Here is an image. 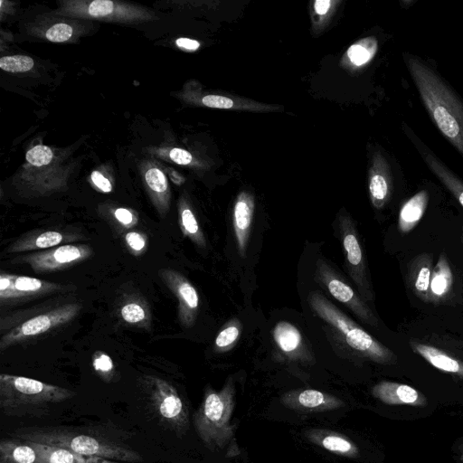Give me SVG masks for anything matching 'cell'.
Here are the masks:
<instances>
[{"mask_svg":"<svg viewBox=\"0 0 463 463\" xmlns=\"http://www.w3.org/2000/svg\"><path fill=\"white\" fill-rule=\"evenodd\" d=\"M423 158L432 173L463 207V181L430 152H425L423 154Z\"/></svg>","mask_w":463,"mask_h":463,"instance_id":"obj_22","label":"cell"},{"mask_svg":"<svg viewBox=\"0 0 463 463\" xmlns=\"http://www.w3.org/2000/svg\"><path fill=\"white\" fill-rule=\"evenodd\" d=\"M114 217L125 228H130L136 225V218L131 211L126 208H118L114 212Z\"/></svg>","mask_w":463,"mask_h":463,"instance_id":"obj_38","label":"cell"},{"mask_svg":"<svg viewBox=\"0 0 463 463\" xmlns=\"http://www.w3.org/2000/svg\"><path fill=\"white\" fill-rule=\"evenodd\" d=\"M461 242H462V245H463V225H462V228H461Z\"/></svg>","mask_w":463,"mask_h":463,"instance_id":"obj_44","label":"cell"},{"mask_svg":"<svg viewBox=\"0 0 463 463\" xmlns=\"http://www.w3.org/2000/svg\"><path fill=\"white\" fill-rule=\"evenodd\" d=\"M16 436L24 440L58 447L72 452L121 461L140 463V453L128 446L99 434L83 433L68 427H31L16 431Z\"/></svg>","mask_w":463,"mask_h":463,"instance_id":"obj_2","label":"cell"},{"mask_svg":"<svg viewBox=\"0 0 463 463\" xmlns=\"http://www.w3.org/2000/svg\"><path fill=\"white\" fill-rule=\"evenodd\" d=\"M273 338L278 346L285 353H293L302 343L301 334L292 324L285 321L279 322L273 330Z\"/></svg>","mask_w":463,"mask_h":463,"instance_id":"obj_23","label":"cell"},{"mask_svg":"<svg viewBox=\"0 0 463 463\" xmlns=\"http://www.w3.org/2000/svg\"><path fill=\"white\" fill-rule=\"evenodd\" d=\"M433 257L421 253L412 259L407 269V283L418 298L429 303V293L433 270Z\"/></svg>","mask_w":463,"mask_h":463,"instance_id":"obj_14","label":"cell"},{"mask_svg":"<svg viewBox=\"0 0 463 463\" xmlns=\"http://www.w3.org/2000/svg\"><path fill=\"white\" fill-rule=\"evenodd\" d=\"M80 309L78 303L65 304L24 321L1 337L0 350L70 322Z\"/></svg>","mask_w":463,"mask_h":463,"instance_id":"obj_5","label":"cell"},{"mask_svg":"<svg viewBox=\"0 0 463 463\" xmlns=\"http://www.w3.org/2000/svg\"><path fill=\"white\" fill-rule=\"evenodd\" d=\"M74 395L70 389L33 378L0 374V409L7 416H43Z\"/></svg>","mask_w":463,"mask_h":463,"instance_id":"obj_3","label":"cell"},{"mask_svg":"<svg viewBox=\"0 0 463 463\" xmlns=\"http://www.w3.org/2000/svg\"><path fill=\"white\" fill-rule=\"evenodd\" d=\"M72 35V27L67 24L60 23L50 27L45 33L46 38L54 43L69 40Z\"/></svg>","mask_w":463,"mask_h":463,"instance_id":"obj_31","label":"cell"},{"mask_svg":"<svg viewBox=\"0 0 463 463\" xmlns=\"http://www.w3.org/2000/svg\"><path fill=\"white\" fill-rule=\"evenodd\" d=\"M423 104L439 130L463 156V103L444 80L420 59L403 54Z\"/></svg>","mask_w":463,"mask_h":463,"instance_id":"obj_1","label":"cell"},{"mask_svg":"<svg viewBox=\"0 0 463 463\" xmlns=\"http://www.w3.org/2000/svg\"><path fill=\"white\" fill-rule=\"evenodd\" d=\"M332 1L317 0L314 2V9L318 15H325L332 5Z\"/></svg>","mask_w":463,"mask_h":463,"instance_id":"obj_42","label":"cell"},{"mask_svg":"<svg viewBox=\"0 0 463 463\" xmlns=\"http://www.w3.org/2000/svg\"><path fill=\"white\" fill-rule=\"evenodd\" d=\"M28 442H30L39 452L42 463H125L103 458L85 456L58 447L48 446L33 441Z\"/></svg>","mask_w":463,"mask_h":463,"instance_id":"obj_19","label":"cell"},{"mask_svg":"<svg viewBox=\"0 0 463 463\" xmlns=\"http://www.w3.org/2000/svg\"><path fill=\"white\" fill-rule=\"evenodd\" d=\"M162 280L178 300V317L183 326H193L197 316L199 296L189 280L176 270H159Z\"/></svg>","mask_w":463,"mask_h":463,"instance_id":"obj_8","label":"cell"},{"mask_svg":"<svg viewBox=\"0 0 463 463\" xmlns=\"http://www.w3.org/2000/svg\"><path fill=\"white\" fill-rule=\"evenodd\" d=\"M308 301L320 317L345 336L350 347L380 364H393L397 362V356L392 350L360 327L319 292H312Z\"/></svg>","mask_w":463,"mask_h":463,"instance_id":"obj_4","label":"cell"},{"mask_svg":"<svg viewBox=\"0 0 463 463\" xmlns=\"http://www.w3.org/2000/svg\"><path fill=\"white\" fill-rule=\"evenodd\" d=\"M92 254L85 244H65L43 251L19 256L15 262L27 264L37 273L53 272L77 264Z\"/></svg>","mask_w":463,"mask_h":463,"instance_id":"obj_7","label":"cell"},{"mask_svg":"<svg viewBox=\"0 0 463 463\" xmlns=\"http://www.w3.org/2000/svg\"><path fill=\"white\" fill-rule=\"evenodd\" d=\"M169 176L171 180L176 184H182L184 179L175 171L169 170Z\"/></svg>","mask_w":463,"mask_h":463,"instance_id":"obj_43","label":"cell"},{"mask_svg":"<svg viewBox=\"0 0 463 463\" xmlns=\"http://www.w3.org/2000/svg\"><path fill=\"white\" fill-rule=\"evenodd\" d=\"M170 158L178 165H188L192 162V155L181 148H173L169 153Z\"/></svg>","mask_w":463,"mask_h":463,"instance_id":"obj_39","label":"cell"},{"mask_svg":"<svg viewBox=\"0 0 463 463\" xmlns=\"http://www.w3.org/2000/svg\"><path fill=\"white\" fill-rule=\"evenodd\" d=\"M254 210L250 194L242 192L237 197L233 209V227L240 252L245 254Z\"/></svg>","mask_w":463,"mask_h":463,"instance_id":"obj_16","label":"cell"},{"mask_svg":"<svg viewBox=\"0 0 463 463\" xmlns=\"http://www.w3.org/2000/svg\"><path fill=\"white\" fill-rule=\"evenodd\" d=\"M240 329L237 326L232 325L222 329L215 339V345L218 348H225L232 345L239 337Z\"/></svg>","mask_w":463,"mask_h":463,"instance_id":"obj_33","label":"cell"},{"mask_svg":"<svg viewBox=\"0 0 463 463\" xmlns=\"http://www.w3.org/2000/svg\"><path fill=\"white\" fill-rule=\"evenodd\" d=\"M299 403L307 408L318 407L326 402L324 393L317 390H306L298 395Z\"/></svg>","mask_w":463,"mask_h":463,"instance_id":"obj_34","label":"cell"},{"mask_svg":"<svg viewBox=\"0 0 463 463\" xmlns=\"http://www.w3.org/2000/svg\"><path fill=\"white\" fill-rule=\"evenodd\" d=\"M146 182L148 185V187L155 193L161 194L166 192L167 190V181L163 174L162 171H160L157 168H151L146 171Z\"/></svg>","mask_w":463,"mask_h":463,"instance_id":"obj_30","label":"cell"},{"mask_svg":"<svg viewBox=\"0 0 463 463\" xmlns=\"http://www.w3.org/2000/svg\"><path fill=\"white\" fill-rule=\"evenodd\" d=\"M88 10L91 16H106L113 12L114 4L109 0H95L90 3Z\"/></svg>","mask_w":463,"mask_h":463,"instance_id":"obj_35","label":"cell"},{"mask_svg":"<svg viewBox=\"0 0 463 463\" xmlns=\"http://www.w3.org/2000/svg\"><path fill=\"white\" fill-rule=\"evenodd\" d=\"M453 273L444 252L440 253L433 268L429 293V303H440L446 299L453 287Z\"/></svg>","mask_w":463,"mask_h":463,"instance_id":"obj_17","label":"cell"},{"mask_svg":"<svg viewBox=\"0 0 463 463\" xmlns=\"http://www.w3.org/2000/svg\"><path fill=\"white\" fill-rule=\"evenodd\" d=\"M369 193L373 205L383 208L392 194V180L389 165L381 155L375 156L369 175Z\"/></svg>","mask_w":463,"mask_h":463,"instance_id":"obj_13","label":"cell"},{"mask_svg":"<svg viewBox=\"0 0 463 463\" xmlns=\"http://www.w3.org/2000/svg\"><path fill=\"white\" fill-rule=\"evenodd\" d=\"M180 228L183 234L198 245H204V239L197 220L189 207H182L179 213Z\"/></svg>","mask_w":463,"mask_h":463,"instance_id":"obj_25","label":"cell"},{"mask_svg":"<svg viewBox=\"0 0 463 463\" xmlns=\"http://www.w3.org/2000/svg\"><path fill=\"white\" fill-rule=\"evenodd\" d=\"M150 403L161 421L169 429L179 432L186 423L184 404L175 388L168 382L146 377Z\"/></svg>","mask_w":463,"mask_h":463,"instance_id":"obj_6","label":"cell"},{"mask_svg":"<svg viewBox=\"0 0 463 463\" xmlns=\"http://www.w3.org/2000/svg\"><path fill=\"white\" fill-rule=\"evenodd\" d=\"M68 235L56 231H44L32 233L15 241L6 250L8 253H16L36 250H48L63 242Z\"/></svg>","mask_w":463,"mask_h":463,"instance_id":"obj_21","label":"cell"},{"mask_svg":"<svg viewBox=\"0 0 463 463\" xmlns=\"http://www.w3.org/2000/svg\"><path fill=\"white\" fill-rule=\"evenodd\" d=\"M318 274L329 293L335 299L345 304L365 323L372 326H378V319L366 304L350 286L337 278L324 263L318 265Z\"/></svg>","mask_w":463,"mask_h":463,"instance_id":"obj_9","label":"cell"},{"mask_svg":"<svg viewBox=\"0 0 463 463\" xmlns=\"http://www.w3.org/2000/svg\"><path fill=\"white\" fill-rule=\"evenodd\" d=\"M375 398L389 405L425 406L426 397L407 384L383 381L373 389Z\"/></svg>","mask_w":463,"mask_h":463,"instance_id":"obj_11","label":"cell"},{"mask_svg":"<svg viewBox=\"0 0 463 463\" xmlns=\"http://www.w3.org/2000/svg\"><path fill=\"white\" fill-rule=\"evenodd\" d=\"M91 180L93 184L102 192L109 193L112 190V185L109 179H107L102 174L98 171H94L91 174Z\"/></svg>","mask_w":463,"mask_h":463,"instance_id":"obj_40","label":"cell"},{"mask_svg":"<svg viewBox=\"0 0 463 463\" xmlns=\"http://www.w3.org/2000/svg\"><path fill=\"white\" fill-rule=\"evenodd\" d=\"M203 105L215 109H231L233 107L232 99L220 95H207L203 98Z\"/></svg>","mask_w":463,"mask_h":463,"instance_id":"obj_37","label":"cell"},{"mask_svg":"<svg viewBox=\"0 0 463 463\" xmlns=\"http://www.w3.org/2000/svg\"><path fill=\"white\" fill-rule=\"evenodd\" d=\"M63 285L28 276L10 274V286L0 292L2 301L27 297H36L63 290Z\"/></svg>","mask_w":463,"mask_h":463,"instance_id":"obj_10","label":"cell"},{"mask_svg":"<svg viewBox=\"0 0 463 463\" xmlns=\"http://www.w3.org/2000/svg\"><path fill=\"white\" fill-rule=\"evenodd\" d=\"M128 247L136 254L144 250L146 245V238L137 232H129L125 235Z\"/></svg>","mask_w":463,"mask_h":463,"instance_id":"obj_36","label":"cell"},{"mask_svg":"<svg viewBox=\"0 0 463 463\" xmlns=\"http://www.w3.org/2000/svg\"><path fill=\"white\" fill-rule=\"evenodd\" d=\"M322 445L327 450L339 453H347L353 450V445L338 436H326L322 440Z\"/></svg>","mask_w":463,"mask_h":463,"instance_id":"obj_32","label":"cell"},{"mask_svg":"<svg viewBox=\"0 0 463 463\" xmlns=\"http://www.w3.org/2000/svg\"><path fill=\"white\" fill-rule=\"evenodd\" d=\"M343 245L346 252L350 274L361 290L364 292V296L370 298L372 293L366 277L362 248L350 222L347 223V228L345 229L343 234Z\"/></svg>","mask_w":463,"mask_h":463,"instance_id":"obj_12","label":"cell"},{"mask_svg":"<svg viewBox=\"0 0 463 463\" xmlns=\"http://www.w3.org/2000/svg\"><path fill=\"white\" fill-rule=\"evenodd\" d=\"M94 370L102 377L109 379L114 371V364L109 355L104 352L98 351L92 356Z\"/></svg>","mask_w":463,"mask_h":463,"instance_id":"obj_28","label":"cell"},{"mask_svg":"<svg viewBox=\"0 0 463 463\" xmlns=\"http://www.w3.org/2000/svg\"><path fill=\"white\" fill-rule=\"evenodd\" d=\"M175 43L184 49L195 51L200 47L199 42L189 38H178Z\"/></svg>","mask_w":463,"mask_h":463,"instance_id":"obj_41","label":"cell"},{"mask_svg":"<svg viewBox=\"0 0 463 463\" xmlns=\"http://www.w3.org/2000/svg\"><path fill=\"white\" fill-rule=\"evenodd\" d=\"M0 463H42L37 449L21 439H3L0 441Z\"/></svg>","mask_w":463,"mask_h":463,"instance_id":"obj_18","label":"cell"},{"mask_svg":"<svg viewBox=\"0 0 463 463\" xmlns=\"http://www.w3.org/2000/svg\"><path fill=\"white\" fill-rule=\"evenodd\" d=\"M410 346L415 354L438 370L463 378V362L448 352L414 340L410 341Z\"/></svg>","mask_w":463,"mask_h":463,"instance_id":"obj_15","label":"cell"},{"mask_svg":"<svg viewBox=\"0 0 463 463\" xmlns=\"http://www.w3.org/2000/svg\"><path fill=\"white\" fill-rule=\"evenodd\" d=\"M52 159V151L46 146H36L26 154V160L36 166L48 165Z\"/></svg>","mask_w":463,"mask_h":463,"instance_id":"obj_29","label":"cell"},{"mask_svg":"<svg viewBox=\"0 0 463 463\" xmlns=\"http://www.w3.org/2000/svg\"><path fill=\"white\" fill-rule=\"evenodd\" d=\"M33 66V59L25 55L5 56L0 59V68L9 72H24Z\"/></svg>","mask_w":463,"mask_h":463,"instance_id":"obj_27","label":"cell"},{"mask_svg":"<svg viewBox=\"0 0 463 463\" xmlns=\"http://www.w3.org/2000/svg\"><path fill=\"white\" fill-rule=\"evenodd\" d=\"M428 203L429 193L421 190L403 203L398 218V229L402 233H408L415 228L421 220Z\"/></svg>","mask_w":463,"mask_h":463,"instance_id":"obj_20","label":"cell"},{"mask_svg":"<svg viewBox=\"0 0 463 463\" xmlns=\"http://www.w3.org/2000/svg\"><path fill=\"white\" fill-rule=\"evenodd\" d=\"M121 318L128 324L139 325L147 321L148 314L138 302L131 301L120 307Z\"/></svg>","mask_w":463,"mask_h":463,"instance_id":"obj_26","label":"cell"},{"mask_svg":"<svg viewBox=\"0 0 463 463\" xmlns=\"http://www.w3.org/2000/svg\"><path fill=\"white\" fill-rule=\"evenodd\" d=\"M377 46V40L374 37L364 38L348 48L347 57L354 66H363L373 58Z\"/></svg>","mask_w":463,"mask_h":463,"instance_id":"obj_24","label":"cell"}]
</instances>
